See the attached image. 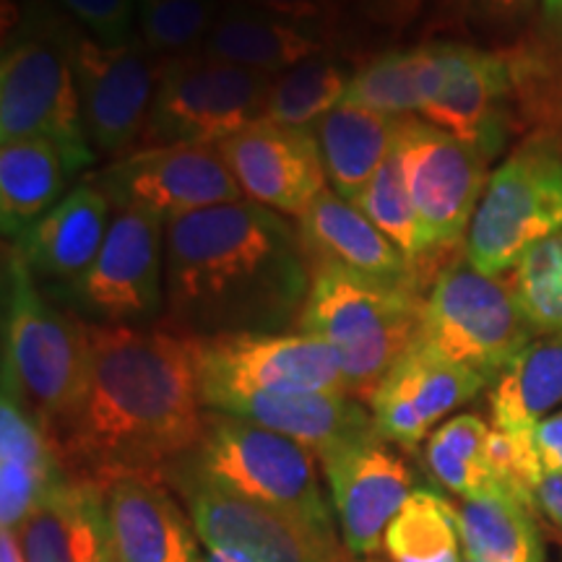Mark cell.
I'll return each mask as SVG.
<instances>
[{
  "label": "cell",
  "mask_w": 562,
  "mask_h": 562,
  "mask_svg": "<svg viewBox=\"0 0 562 562\" xmlns=\"http://www.w3.org/2000/svg\"><path fill=\"white\" fill-rule=\"evenodd\" d=\"M492 427L476 414H459L430 435L425 461L435 480L459 497L476 495L495 484L487 467V448Z\"/></svg>",
  "instance_id": "obj_34"
},
{
  "label": "cell",
  "mask_w": 562,
  "mask_h": 562,
  "mask_svg": "<svg viewBox=\"0 0 562 562\" xmlns=\"http://www.w3.org/2000/svg\"><path fill=\"white\" fill-rule=\"evenodd\" d=\"M487 383L480 372L442 360L414 341L370 402L378 438L402 448H417L435 422L474 398Z\"/></svg>",
  "instance_id": "obj_18"
},
{
  "label": "cell",
  "mask_w": 562,
  "mask_h": 562,
  "mask_svg": "<svg viewBox=\"0 0 562 562\" xmlns=\"http://www.w3.org/2000/svg\"><path fill=\"white\" fill-rule=\"evenodd\" d=\"M89 323L53 305L13 243L3 250V385L16 393L53 446L79 406Z\"/></svg>",
  "instance_id": "obj_3"
},
{
  "label": "cell",
  "mask_w": 562,
  "mask_h": 562,
  "mask_svg": "<svg viewBox=\"0 0 562 562\" xmlns=\"http://www.w3.org/2000/svg\"><path fill=\"white\" fill-rule=\"evenodd\" d=\"M537 505L554 526L562 529V474L544 472L537 484Z\"/></svg>",
  "instance_id": "obj_41"
},
{
  "label": "cell",
  "mask_w": 562,
  "mask_h": 562,
  "mask_svg": "<svg viewBox=\"0 0 562 562\" xmlns=\"http://www.w3.org/2000/svg\"><path fill=\"white\" fill-rule=\"evenodd\" d=\"M562 229V146L539 133L490 175L467 232V258L490 277L513 271L526 250Z\"/></svg>",
  "instance_id": "obj_6"
},
{
  "label": "cell",
  "mask_w": 562,
  "mask_h": 562,
  "mask_svg": "<svg viewBox=\"0 0 562 562\" xmlns=\"http://www.w3.org/2000/svg\"><path fill=\"white\" fill-rule=\"evenodd\" d=\"M112 562H201L199 533L161 476L121 474L100 482Z\"/></svg>",
  "instance_id": "obj_20"
},
{
  "label": "cell",
  "mask_w": 562,
  "mask_h": 562,
  "mask_svg": "<svg viewBox=\"0 0 562 562\" xmlns=\"http://www.w3.org/2000/svg\"><path fill=\"white\" fill-rule=\"evenodd\" d=\"M484 3L495 11H513V9H518V5L529 3V0H484Z\"/></svg>",
  "instance_id": "obj_43"
},
{
  "label": "cell",
  "mask_w": 562,
  "mask_h": 562,
  "mask_svg": "<svg viewBox=\"0 0 562 562\" xmlns=\"http://www.w3.org/2000/svg\"><path fill=\"white\" fill-rule=\"evenodd\" d=\"M351 74L331 55H315L284 74L273 76L266 115L269 121L313 128L347 97Z\"/></svg>",
  "instance_id": "obj_33"
},
{
  "label": "cell",
  "mask_w": 562,
  "mask_h": 562,
  "mask_svg": "<svg viewBox=\"0 0 562 562\" xmlns=\"http://www.w3.org/2000/svg\"><path fill=\"white\" fill-rule=\"evenodd\" d=\"M414 281H385L318 266L300 313V331L336 351L347 396L370 404L393 364L414 347L422 326Z\"/></svg>",
  "instance_id": "obj_4"
},
{
  "label": "cell",
  "mask_w": 562,
  "mask_h": 562,
  "mask_svg": "<svg viewBox=\"0 0 562 562\" xmlns=\"http://www.w3.org/2000/svg\"><path fill=\"white\" fill-rule=\"evenodd\" d=\"M167 476L182 495L195 533L209 552L232 562H347L339 539L321 537L284 513L245 501L182 463Z\"/></svg>",
  "instance_id": "obj_11"
},
{
  "label": "cell",
  "mask_w": 562,
  "mask_h": 562,
  "mask_svg": "<svg viewBox=\"0 0 562 562\" xmlns=\"http://www.w3.org/2000/svg\"><path fill=\"white\" fill-rule=\"evenodd\" d=\"M201 562H232V560L222 558V554H216V552H206V554H203Z\"/></svg>",
  "instance_id": "obj_45"
},
{
  "label": "cell",
  "mask_w": 562,
  "mask_h": 562,
  "mask_svg": "<svg viewBox=\"0 0 562 562\" xmlns=\"http://www.w3.org/2000/svg\"><path fill=\"white\" fill-rule=\"evenodd\" d=\"M321 463L344 547L357 558H370L381 550L391 521L414 492L409 467L378 435Z\"/></svg>",
  "instance_id": "obj_17"
},
{
  "label": "cell",
  "mask_w": 562,
  "mask_h": 562,
  "mask_svg": "<svg viewBox=\"0 0 562 562\" xmlns=\"http://www.w3.org/2000/svg\"><path fill=\"white\" fill-rule=\"evenodd\" d=\"M224 165L248 201L300 220L326 191V167L313 128H294L269 117L245 125L216 144Z\"/></svg>",
  "instance_id": "obj_16"
},
{
  "label": "cell",
  "mask_w": 562,
  "mask_h": 562,
  "mask_svg": "<svg viewBox=\"0 0 562 562\" xmlns=\"http://www.w3.org/2000/svg\"><path fill=\"white\" fill-rule=\"evenodd\" d=\"M510 286L533 331L562 334V229L524 252Z\"/></svg>",
  "instance_id": "obj_37"
},
{
  "label": "cell",
  "mask_w": 562,
  "mask_h": 562,
  "mask_svg": "<svg viewBox=\"0 0 562 562\" xmlns=\"http://www.w3.org/2000/svg\"><path fill=\"white\" fill-rule=\"evenodd\" d=\"M533 448H537L544 472L562 474V409L533 427Z\"/></svg>",
  "instance_id": "obj_40"
},
{
  "label": "cell",
  "mask_w": 562,
  "mask_h": 562,
  "mask_svg": "<svg viewBox=\"0 0 562 562\" xmlns=\"http://www.w3.org/2000/svg\"><path fill=\"white\" fill-rule=\"evenodd\" d=\"M24 562H112L100 482L66 474L16 529Z\"/></svg>",
  "instance_id": "obj_22"
},
{
  "label": "cell",
  "mask_w": 562,
  "mask_h": 562,
  "mask_svg": "<svg viewBox=\"0 0 562 562\" xmlns=\"http://www.w3.org/2000/svg\"><path fill=\"white\" fill-rule=\"evenodd\" d=\"M112 203L94 182H81L47 211L16 245L34 279L68 290L100 256L110 229Z\"/></svg>",
  "instance_id": "obj_23"
},
{
  "label": "cell",
  "mask_w": 562,
  "mask_h": 562,
  "mask_svg": "<svg viewBox=\"0 0 562 562\" xmlns=\"http://www.w3.org/2000/svg\"><path fill=\"white\" fill-rule=\"evenodd\" d=\"M355 562H381V560H355Z\"/></svg>",
  "instance_id": "obj_47"
},
{
  "label": "cell",
  "mask_w": 562,
  "mask_h": 562,
  "mask_svg": "<svg viewBox=\"0 0 562 562\" xmlns=\"http://www.w3.org/2000/svg\"><path fill=\"white\" fill-rule=\"evenodd\" d=\"M203 414L186 334L89 323L87 381L55 451L79 480H165L199 446Z\"/></svg>",
  "instance_id": "obj_1"
},
{
  "label": "cell",
  "mask_w": 562,
  "mask_h": 562,
  "mask_svg": "<svg viewBox=\"0 0 562 562\" xmlns=\"http://www.w3.org/2000/svg\"><path fill=\"white\" fill-rule=\"evenodd\" d=\"M533 326L508 281L461 261L446 266L422 305L417 344L487 378H501L533 341Z\"/></svg>",
  "instance_id": "obj_7"
},
{
  "label": "cell",
  "mask_w": 562,
  "mask_h": 562,
  "mask_svg": "<svg viewBox=\"0 0 562 562\" xmlns=\"http://www.w3.org/2000/svg\"><path fill=\"white\" fill-rule=\"evenodd\" d=\"M216 16L214 0H138L140 40L161 60L201 53Z\"/></svg>",
  "instance_id": "obj_36"
},
{
  "label": "cell",
  "mask_w": 562,
  "mask_h": 562,
  "mask_svg": "<svg viewBox=\"0 0 562 562\" xmlns=\"http://www.w3.org/2000/svg\"><path fill=\"white\" fill-rule=\"evenodd\" d=\"M368 220L383 232L389 240L404 252L409 261L425 256L427 245L422 235V224L417 211H414L409 188H406L402 159L396 149L383 161L381 170L372 175L368 188L355 201Z\"/></svg>",
  "instance_id": "obj_35"
},
{
  "label": "cell",
  "mask_w": 562,
  "mask_h": 562,
  "mask_svg": "<svg viewBox=\"0 0 562 562\" xmlns=\"http://www.w3.org/2000/svg\"><path fill=\"white\" fill-rule=\"evenodd\" d=\"M562 404V334L533 339L492 391V419L497 430L533 438V427Z\"/></svg>",
  "instance_id": "obj_31"
},
{
  "label": "cell",
  "mask_w": 562,
  "mask_h": 562,
  "mask_svg": "<svg viewBox=\"0 0 562 562\" xmlns=\"http://www.w3.org/2000/svg\"><path fill=\"white\" fill-rule=\"evenodd\" d=\"M459 544L456 505L432 490H414L383 539L393 562H461Z\"/></svg>",
  "instance_id": "obj_32"
},
{
  "label": "cell",
  "mask_w": 562,
  "mask_h": 562,
  "mask_svg": "<svg viewBox=\"0 0 562 562\" xmlns=\"http://www.w3.org/2000/svg\"><path fill=\"white\" fill-rule=\"evenodd\" d=\"M446 45V81L438 100L422 110V121L463 140L484 159L495 157L505 136V102L510 68L501 55L469 45Z\"/></svg>",
  "instance_id": "obj_21"
},
{
  "label": "cell",
  "mask_w": 562,
  "mask_h": 562,
  "mask_svg": "<svg viewBox=\"0 0 562 562\" xmlns=\"http://www.w3.org/2000/svg\"><path fill=\"white\" fill-rule=\"evenodd\" d=\"M323 50L326 45L321 40L271 13L252 9V5L250 9L232 5L216 16L201 53L214 60L232 63V66L279 76L300 66L302 60L323 55Z\"/></svg>",
  "instance_id": "obj_28"
},
{
  "label": "cell",
  "mask_w": 562,
  "mask_h": 562,
  "mask_svg": "<svg viewBox=\"0 0 562 562\" xmlns=\"http://www.w3.org/2000/svg\"><path fill=\"white\" fill-rule=\"evenodd\" d=\"M273 76L203 53L165 60L138 149L172 144H206L235 136L261 121Z\"/></svg>",
  "instance_id": "obj_9"
},
{
  "label": "cell",
  "mask_w": 562,
  "mask_h": 562,
  "mask_svg": "<svg viewBox=\"0 0 562 562\" xmlns=\"http://www.w3.org/2000/svg\"><path fill=\"white\" fill-rule=\"evenodd\" d=\"M63 37L79 83L91 146L112 157L128 154L149 117L165 60L157 58L144 40L112 47L66 24Z\"/></svg>",
  "instance_id": "obj_12"
},
{
  "label": "cell",
  "mask_w": 562,
  "mask_h": 562,
  "mask_svg": "<svg viewBox=\"0 0 562 562\" xmlns=\"http://www.w3.org/2000/svg\"><path fill=\"white\" fill-rule=\"evenodd\" d=\"M544 3H547V11L560 13V16H562V0H544Z\"/></svg>",
  "instance_id": "obj_44"
},
{
  "label": "cell",
  "mask_w": 562,
  "mask_h": 562,
  "mask_svg": "<svg viewBox=\"0 0 562 562\" xmlns=\"http://www.w3.org/2000/svg\"><path fill=\"white\" fill-rule=\"evenodd\" d=\"M0 562H24L16 531L3 529V537H0Z\"/></svg>",
  "instance_id": "obj_42"
},
{
  "label": "cell",
  "mask_w": 562,
  "mask_h": 562,
  "mask_svg": "<svg viewBox=\"0 0 562 562\" xmlns=\"http://www.w3.org/2000/svg\"><path fill=\"white\" fill-rule=\"evenodd\" d=\"M446 81V45H419L391 50L351 74L344 102L385 112L393 117L422 115L438 100Z\"/></svg>",
  "instance_id": "obj_29"
},
{
  "label": "cell",
  "mask_w": 562,
  "mask_h": 562,
  "mask_svg": "<svg viewBox=\"0 0 562 562\" xmlns=\"http://www.w3.org/2000/svg\"><path fill=\"white\" fill-rule=\"evenodd\" d=\"M313 271L300 229L240 199L167 222L165 307L188 336L277 331L297 318Z\"/></svg>",
  "instance_id": "obj_2"
},
{
  "label": "cell",
  "mask_w": 562,
  "mask_h": 562,
  "mask_svg": "<svg viewBox=\"0 0 562 562\" xmlns=\"http://www.w3.org/2000/svg\"><path fill=\"white\" fill-rule=\"evenodd\" d=\"M180 463L211 484L284 513L321 537L336 539L315 453L284 435L206 409L199 446Z\"/></svg>",
  "instance_id": "obj_5"
},
{
  "label": "cell",
  "mask_w": 562,
  "mask_h": 562,
  "mask_svg": "<svg viewBox=\"0 0 562 562\" xmlns=\"http://www.w3.org/2000/svg\"><path fill=\"white\" fill-rule=\"evenodd\" d=\"M300 237L307 261L336 266L362 277L385 281H414V261L404 256L355 203L326 188L300 216Z\"/></svg>",
  "instance_id": "obj_24"
},
{
  "label": "cell",
  "mask_w": 562,
  "mask_h": 562,
  "mask_svg": "<svg viewBox=\"0 0 562 562\" xmlns=\"http://www.w3.org/2000/svg\"><path fill=\"white\" fill-rule=\"evenodd\" d=\"M70 16L83 24L91 37L102 45H128L133 21L138 16V0H58Z\"/></svg>",
  "instance_id": "obj_38"
},
{
  "label": "cell",
  "mask_w": 562,
  "mask_h": 562,
  "mask_svg": "<svg viewBox=\"0 0 562 562\" xmlns=\"http://www.w3.org/2000/svg\"><path fill=\"white\" fill-rule=\"evenodd\" d=\"M76 175L55 140L16 138L0 144V222L5 240H19L66 195Z\"/></svg>",
  "instance_id": "obj_27"
},
{
  "label": "cell",
  "mask_w": 562,
  "mask_h": 562,
  "mask_svg": "<svg viewBox=\"0 0 562 562\" xmlns=\"http://www.w3.org/2000/svg\"><path fill=\"white\" fill-rule=\"evenodd\" d=\"M165 229L167 222L149 211H117L100 256L66 290L70 305L110 326L159 315L165 307Z\"/></svg>",
  "instance_id": "obj_13"
},
{
  "label": "cell",
  "mask_w": 562,
  "mask_h": 562,
  "mask_svg": "<svg viewBox=\"0 0 562 562\" xmlns=\"http://www.w3.org/2000/svg\"><path fill=\"white\" fill-rule=\"evenodd\" d=\"M529 503L503 484L461 497L456 526L463 554L476 562H542V542Z\"/></svg>",
  "instance_id": "obj_30"
},
{
  "label": "cell",
  "mask_w": 562,
  "mask_h": 562,
  "mask_svg": "<svg viewBox=\"0 0 562 562\" xmlns=\"http://www.w3.org/2000/svg\"><path fill=\"white\" fill-rule=\"evenodd\" d=\"M55 140L76 172L94 161L63 24L21 32L0 60V144Z\"/></svg>",
  "instance_id": "obj_8"
},
{
  "label": "cell",
  "mask_w": 562,
  "mask_h": 562,
  "mask_svg": "<svg viewBox=\"0 0 562 562\" xmlns=\"http://www.w3.org/2000/svg\"><path fill=\"white\" fill-rule=\"evenodd\" d=\"M404 117L341 102L313 125L328 182L344 201L355 203L372 175L396 149Z\"/></svg>",
  "instance_id": "obj_26"
},
{
  "label": "cell",
  "mask_w": 562,
  "mask_h": 562,
  "mask_svg": "<svg viewBox=\"0 0 562 562\" xmlns=\"http://www.w3.org/2000/svg\"><path fill=\"white\" fill-rule=\"evenodd\" d=\"M91 182L115 211H149L165 222L245 199L222 154L206 144L128 151L110 161Z\"/></svg>",
  "instance_id": "obj_15"
},
{
  "label": "cell",
  "mask_w": 562,
  "mask_h": 562,
  "mask_svg": "<svg viewBox=\"0 0 562 562\" xmlns=\"http://www.w3.org/2000/svg\"><path fill=\"white\" fill-rule=\"evenodd\" d=\"M203 406L284 435L318 461L378 435L372 412L347 393L224 391L203 398Z\"/></svg>",
  "instance_id": "obj_19"
},
{
  "label": "cell",
  "mask_w": 562,
  "mask_h": 562,
  "mask_svg": "<svg viewBox=\"0 0 562 562\" xmlns=\"http://www.w3.org/2000/svg\"><path fill=\"white\" fill-rule=\"evenodd\" d=\"M461 562H476V560L469 558V554H463V560H461Z\"/></svg>",
  "instance_id": "obj_46"
},
{
  "label": "cell",
  "mask_w": 562,
  "mask_h": 562,
  "mask_svg": "<svg viewBox=\"0 0 562 562\" xmlns=\"http://www.w3.org/2000/svg\"><path fill=\"white\" fill-rule=\"evenodd\" d=\"M68 472L50 435L3 385L0 396V526L16 531Z\"/></svg>",
  "instance_id": "obj_25"
},
{
  "label": "cell",
  "mask_w": 562,
  "mask_h": 562,
  "mask_svg": "<svg viewBox=\"0 0 562 562\" xmlns=\"http://www.w3.org/2000/svg\"><path fill=\"white\" fill-rule=\"evenodd\" d=\"M188 336V334H186ZM201 402L211 393H347L336 351L311 334L188 336Z\"/></svg>",
  "instance_id": "obj_10"
},
{
  "label": "cell",
  "mask_w": 562,
  "mask_h": 562,
  "mask_svg": "<svg viewBox=\"0 0 562 562\" xmlns=\"http://www.w3.org/2000/svg\"><path fill=\"white\" fill-rule=\"evenodd\" d=\"M245 3L297 26L321 42L323 34H331L341 24L347 9V0H245Z\"/></svg>",
  "instance_id": "obj_39"
},
{
  "label": "cell",
  "mask_w": 562,
  "mask_h": 562,
  "mask_svg": "<svg viewBox=\"0 0 562 562\" xmlns=\"http://www.w3.org/2000/svg\"><path fill=\"white\" fill-rule=\"evenodd\" d=\"M396 154L417 211L427 252L467 240L469 224L487 188V159L419 115L404 117Z\"/></svg>",
  "instance_id": "obj_14"
}]
</instances>
